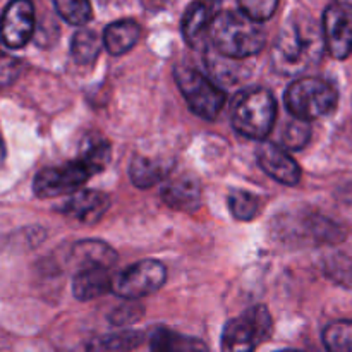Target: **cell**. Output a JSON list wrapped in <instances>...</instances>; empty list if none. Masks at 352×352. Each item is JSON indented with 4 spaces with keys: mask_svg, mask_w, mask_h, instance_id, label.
<instances>
[{
    "mask_svg": "<svg viewBox=\"0 0 352 352\" xmlns=\"http://www.w3.org/2000/svg\"><path fill=\"white\" fill-rule=\"evenodd\" d=\"M327 50L323 28L306 12L282 24L272 48V65L282 76H298L315 67Z\"/></svg>",
    "mask_w": 352,
    "mask_h": 352,
    "instance_id": "1",
    "label": "cell"
},
{
    "mask_svg": "<svg viewBox=\"0 0 352 352\" xmlns=\"http://www.w3.org/2000/svg\"><path fill=\"white\" fill-rule=\"evenodd\" d=\"M210 40L217 54L236 60L260 54L267 43V34L243 12L223 10L210 30Z\"/></svg>",
    "mask_w": 352,
    "mask_h": 352,
    "instance_id": "2",
    "label": "cell"
},
{
    "mask_svg": "<svg viewBox=\"0 0 352 352\" xmlns=\"http://www.w3.org/2000/svg\"><path fill=\"white\" fill-rule=\"evenodd\" d=\"M277 117V102L267 88L243 89L230 103L232 127L250 140H260L270 134Z\"/></svg>",
    "mask_w": 352,
    "mask_h": 352,
    "instance_id": "3",
    "label": "cell"
},
{
    "mask_svg": "<svg viewBox=\"0 0 352 352\" xmlns=\"http://www.w3.org/2000/svg\"><path fill=\"white\" fill-rule=\"evenodd\" d=\"M284 102L292 117L309 122L337 109L339 91L325 79L302 78L285 89Z\"/></svg>",
    "mask_w": 352,
    "mask_h": 352,
    "instance_id": "4",
    "label": "cell"
},
{
    "mask_svg": "<svg viewBox=\"0 0 352 352\" xmlns=\"http://www.w3.org/2000/svg\"><path fill=\"white\" fill-rule=\"evenodd\" d=\"M274 330L272 315L263 305H256L223 327L222 352H254Z\"/></svg>",
    "mask_w": 352,
    "mask_h": 352,
    "instance_id": "5",
    "label": "cell"
},
{
    "mask_svg": "<svg viewBox=\"0 0 352 352\" xmlns=\"http://www.w3.org/2000/svg\"><path fill=\"white\" fill-rule=\"evenodd\" d=\"M174 78L192 113L206 120L217 119L227 100L222 88L191 67H177Z\"/></svg>",
    "mask_w": 352,
    "mask_h": 352,
    "instance_id": "6",
    "label": "cell"
},
{
    "mask_svg": "<svg viewBox=\"0 0 352 352\" xmlns=\"http://www.w3.org/2000/svg\"><path fill=\"white\" fill-rule=\"evenodd\" d=\"M98 174L93 165L82 157L58 167H47L36 174L33 191L38 198L48 199L78 191L91 175Z\"/></svg>",
    "mask_w": 352,
    "mask_h": 352,
    "instance_id": "7",
    "label": "cell"
},
{
    "mask_svg": "<svg viewBox=\"0 0 352 352\" xmlns=\"http://www.w3.org/2000/svg\"><path fill=\"white\" fill-rule=\"evenodd\" d=\"M167 280V270L157 260H143L120 272L113 278L112 291L119 298L140 299L157 292Z\"/></svg>",
    "mask_w": 352,
    "mask_h": 352,
    "instance_id": "8",
    "label": "cell"
},
{
    "mask_svg": "<svg viewBox=\"0 0 352 352\" xmlns=\"http://www.w3.org/2000/svg\"><path fill=\"white\" fill-rule=\"evenodd\" d=\"M323 36L329 54L344 60L352 54V2L330 3L323 14Z\"/></svg>",
    "mask_w": 352,
    "mask_h": 352,
    "instance_id": "9",
    "label": "cell"
},
{
    "mask_svg": "<svg viewBox=\"0 0 352 352\" xmlns=\"http://www.w3.org/2000/svg\"><path fill=\"white\" fill-rule=\"evenodd\" d=\"M34 33V7L28 0H16L0 17V40L9 48H23Z\"/></svg>",
    "mask_w": 352,
    "mask_h": 352,
    "instance_id": "10",
    "label": "cell"
},
{
    "mask_svg": "<svg viewBox=\"0 0 352 352\" xmlns=\"http://www.w3.org/2000/svg\"><path fill=\"white\" fill-rule=\"evenodd\" d=\"M256 160L265 174L285 186H296L301 181V168L294 158L274 143L263 141L256 150Z\"/></svg>",
    "mask_w": 352,
    "mask_h": 352,
    "instance_id": "11",
    "label": "cell"
},
{
    "mask_svg": "<svg viewBox=\"0 0 352 352\" xmlns=\"http://www.w3.org/2000/svg\"><path fill=\"white\" fill-rule=\"evenodd\" d=\"M220 14V3L217 2H195L186 9L182 16V36L186 43L192 48H201L210 30Z\"/></svg>",
    "mask_w": 352,
    "mask_h": 352,
    "instance_id": "12",
    "label": "cell"
},
{
    "mask_svg": "<svg viewBox=\"0 0 352 352\" xmlns=\"http://www.w3.org/2000/svg\"><path fill=\"white\" fill-rule=\"evenodd\" d=\"M110 206V199L105 192L93 191V189H86V191H79L72 195L64 205L62 212L71 219L78 220V222L91 226L96 223Z\"/></svg>",
    "mask_w": 352,
    "mask_h": 352,
    "instance_id": "13",
    "label": "cell"
},
{
    "mask_svg": "<svg viewBox=\"0 0 352 352\" xmlns=\"http://www.w3.org/2000/svg\"><path fill=\"white\" fill-rule=\"evenodd\" d=\"M162 199L167 206L181 212H192L201 203V186L196 177L181 175L162 189Z\"/></svg>",
    "mask_w": 352,
    "mask_h": 352,
    "instance_id": "14",
    "label": "cell"
},
{
    "mask_svg": "<svg viewBox=\"0 0 352 352\" xmlns=\"http://www.w3.org/2000/svg\"><path fill=\"white\" fill-rule=\"evenodd\" d=\"M113 280L109 275V268L86 267L78 270L72 280V294L78 301H91L112 291Z\"/></svg>",
    "mask_w": 352,
    "mask_h": 352,
    "instance_id": "15",
    "label": "cell"
},
{
    "mask_svg": "<svg viewBox=\"0 0 352 352\" xmlns=\"http://www.w3.org/2000/svg\"><path fill=\"white\" fill-rule=\"evenodd\" d=\"M141 36V26L133 19L116 21L109 24L103 33V45L113 57L124 55L138 43Z\"/></svg>",
    "mask_w": 352,
    "mask_h": 352,
    "instance_id": "16",
    "label": "cell"
},
{
    "mask_svg": "<svg viewBox=\"0 0 352 352\" xmlns=\"http://www.w3.org/2000/svg\"><path fill=\"white\" fill-rule=\"evenodd\" d=\"M151 352H208L201 339L174 332L170 329H157L150 337Z\"/></svg>",
    "mask_w": 352,
    "mask_h": 352,
    "instance_id": "17",
    "label": "cell"
},
{
    "mask_svg": "<svg viewBox=\"0 0 352 352\" xmlns=\"http://www.w3.org/2000/svg\"><path fill=\"white\" fill-rule=\"evenodd\" d=\"M72 258L79 270L86 267H103L109 268L116 263L117 253L102 241L88 239L76 243L72 248Z\"/></svg>",
    "mask_w": 352,
    "mask_h": 352,
    "instance_id": "18",
    "label": "cell"
},
{
    "mask_svg": "<svg viewBox=\"0 0 352 352\" xmlns=\"http://www.w3.org/2000/svg\"><path fill=\"white\" fill-rule=\"evenodd\" d=\"M168 168L170 167L165 165L164 162L153 160V158L143 157V155H136L131 160L129 175L134 186L146 189L160 182L168 174Z\"/></svg>",
    "mask_w": 352,
    "mask_h": 352,
    "instance_id": "19",
    "label": "cell"
},
{
    "mask_svg": "<svg viewBox=\"0 0 352 352\" xmlns=\"http://www.w3.org/2000/svg\"><path fill=\"white\" fill-rule=\"evenodd\" d=\"M102 38L93 30H78L71 40V55L76 64L89 65L98 58L102 50Z\"/></svg>",
    "mask_w": 352,
    "mask_h": 352,
    "instance_id": "20",
    "label": "cell"
},
{
    "mask_svg": "<svg viewBox=\"0 0 352 352\" xmlns=\"http://www.w3.org/2000/svg\"><path fill=\"white\" fill-rule=\"evenodd\" d=\"M323 344L329 352H352V320H336L323 330Z\"/></svg>",
    "mask_w": 352,
    "mask_h": 352,
    "instance_id": "21",
    "label": "cell"
},
{
    "mask_svg": "<svg viewBox=\"0 0 352 352\" xmlns=\"http://www.w3.org/2000/svg\"><path fill=\"white\" fill-rule=\"evenodd\" d=\"M311 140V126L309 122L292 117L284 124L280 133V143L285 150L298 151L302 150Z\"/></svg>",
    "mask_w": 352,
    "mask_h": 352,
    "instance_id": "22",
    "label": "cell"
},
{
    "mask_svg": "<svg viewBox=\"0 0 352 352\" xmlns=\"http://www.w3.org/2000/svg\"><path fill=\"white\" fill-rule=\"evenodd\" d=\"M229 208L234 219L248 222V220H253L260 212V199L250 191L234 189L229 195Z\"/></svg>",
    "mask_w": 352,
    "mask_h": 352,
    "instance_id": "23",
    "label": "cell"
},
{
    "mask_svg": "<svg viewBox=\"0 0 352 352\" xmlns=\"http://www.w3.org/2000/svg\"><path fill=\"white\" fill-rule=\"evenodd\" d=\"M143 342V333L134 330H124V332L112 333L93 346V352H129Z\"/></svg>",
    "mask_w": 352,
    "mask_h": 352,
    "instance_id": "24",
    "label": "cell"
},
{
    "mask_svg": "<svg viewBox=\"0 0 352 352\" xmlns=\"http://www.w3.org/2000/svg\"><path fill=\"white\" fill-rule=\"evenodd\" d=\"M55 10L62 19L67 21L69 24L74 26H82L93 19V7L89 2L82 0H57L54 2Z\"/></svg>",
    "mask_w": 352,
    "mask_h": 352,
    "instance_id": "25",
    "label": "cell"
},
{
    "mask_svg": "<svg viewBox=\"0 0 352 352\" xmlns=\"http://www.w3.org/2000/svg\"><path fill=\"white\" fill-rule=\"evenodd\" d=\"M237 6L248 19L261 23V21H267L274 16L278 3L275 0H246V2H239Z\"/></svg>",
    "mask_w": 352,
    "mask_h": 352,
    "instance_id": "26",
    "label": "cell"
},
{
    "mask_svg": "<svg viewBox=\"0 0 352 352\" xmlns=\"http://www.w3.org/2000/svg\"><path fill=\"white\" fill-rule=\"evenodd\" d=\"M21 74V62L12 55L0 52V89L12 85Z\"/></svg>",
    "mask_w": 352,
    "mask_h": 352,
    "instance_id": "27",
    "label": "cell"
},
{
    "mask_svg": "<svg viewBox=\"0 0 352 352\" xmlns=\"http://www.w3.org/2000/svg\"><path fill=\"white\" fill-rule=\"evenodd\" d=\"M3 160H6V144H3L2 138H0V165L3 164Z\"/></svg>",
    "mask_w": 352,
    "mask_h": 352,
    "instance_id": "28",
    "label": "cell"
},
{
    "mask_svg": "<svg viewBox=\"0 0 352 352\" xmlns=\"http://www.w3.org/2000/svg\"><path fill=\"white\" fill-rule=\"evenodd\" d=\"M278 352H302V351H294V349H285V351H278Z\"/></svg>",
    "mask_w": 352,
    "mask_h": 352,
    "instance_id": "29",
    "label": "cell"
}]
</instances>
